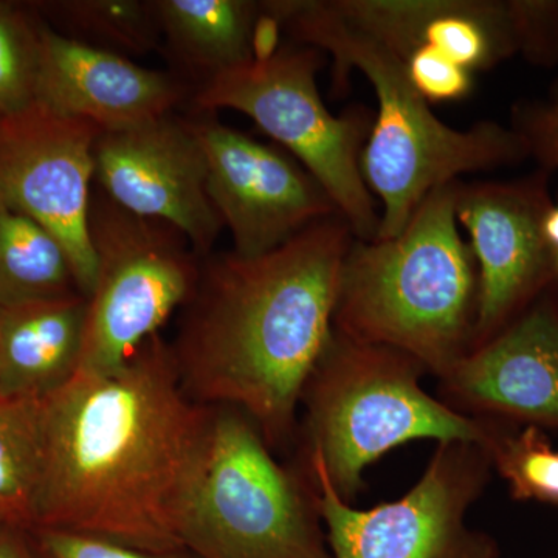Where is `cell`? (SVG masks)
<instances>
[{
  "mask_svg": "<svg viewBox=\"0 0 558 558\" xmlns=\"http://www.w3.org/2000/svg\"><path fill=\"white\" fill-rule=\"evenodd\" d=\"M86 312L81 293L0 310V399L43 400L75 379Z\"/></svg>",
  "mask_w": 558,
  "mask_h": 558,
  "instance_id": "obj_17",
  "label": "cell"
},
{
  "mask_svg": "<svg viewBox=\"0 0 558 558\" xmlns=\"http://www.w3.org/2000/svg\"><path fill=\"white\" fill-rule=\"evenodd\" d=\"M424 366L398 349L333 330L315 366L306 403L307 457L319 459L344 501L357 495L371 462L414 439L490 447L505 421L470 417L418 385Z\"/></svg>",
  "mask_w": 558,
  "mask_h": 558,
  "instance_id": "obj_5",
  "label": "cell"
},
{
  "mask_svg": "<svg viewBox=\"0 0 558 558\" xmlns=\"http://www.w3.org/2000/svg\"><path fill=\"white\" fill-rule=\"evenodd\" d=\"M35 558H197L186 549L154 553L61 529L27 526Z\"/></svg>",
  "mask_w": 558,
  "mask_h": 558,
  "instance_id": "obj_24",
  "label": "cell"
},
{
  "mask_svg": "<svg viewBox=\"0 0 558 558\" xmlns=\"http://www.w3.org/2000/svg\"><path fill=\"white\" fill-rule=\"evenodd\" d=\"M153 5L172 53L207 81L253 61L252 31L259 2L157 0Z\"/></svg>",
  "mask_w": 558,
  "mask_h": 558,
  "instance_id": "obj_18",
  "label": "cell"
},
{
  "mask_svg": "<svg viewBox=\"0 0 558 558\" xmlns=\"http://www.w3.org/2000/svg\"><path fill=\"white\" fill-rule=\"evenodd\" d=\"M519 54L537 68L558 64V0H510Z\"/></svg>",
  "mask_w": 558,
  "mask_h": 558,
  "instance_id": "obj_26",
  "label": "cell"
},
{
  "mask_svg": "<svg viewBox=\"0 0 558 558\" xmlns=\"http://www.w3.org/2000/svg\"><path fill=\"white\" fill-rule=\"evenodd\" d=\"M0 558H35L28 542L27 526L10 524L0 532Z\"/></svg>",
  "mask_w": 558,
  "mask_h": 558,
  "instance_id": "obj_29",
  "label": "cell"
},
{
  "mask_svg": "<svg viewBox=\"0 0 558 558\" xmlns=\"http://www.w3.org/2000/svg\"><path fill=\"white\" fill-rule=\"evenodd\" d=\"M354 238L333 215L255 258L233 250L202 258L171 344L190 398L241 410L269 447L288 442L332 337L341 267Z\"/></svg>",
  "mask_w": 558,
  "mask_h": 558,
  "instance_id": "obj_2",
  "label": "cell"
},
{
  "mask_svg": "<svg viewBox=\"0 0 558 558\" xmlns=\"http://www.w3.org/2000/svg\"><path fill=\"white\" fill-rule=\"evenodd\" d=\"M323 57L314 47L282 44L270 61H252L205 81L194 106L207 112L240 110L250 117L314 175L354 236L374 241L379 205L360 168L374 117L363 106L339 117L329 112L317 86Z\"/></svg>",
  "mask_w": 558,
  "mask_h": 558,
  "instance_id": "obj_7",
  "label": "cell"
},
{
  "mask_svg": "<svg viewBox=\"0 0 558 558\" xmlns=\"http://www.w3.org/2000/svg\"><path fill=\"white\" fill-rule=\"evenodd\" d=\"M100 128L33 102L0 117V201L57 238L76 288L89 299L97 279L90 242V183Z\"/></svg>",
  "mask_w": 558,
  "mask_h": 558,
  "instance_id": "obj_10",
  "label": "cell"
},
{
  "mask_svg": "<svg viewBox=\"0 0 558 558\" xmlns=\"http://www.w3.org/2000/svg\"><path fill=\"white\" fill-rule=\"evenodd\" d=\"M543 236L550 250L558 248V202L550 205L543 218Z\"/></svg>",
  "mask_w": 558,
  "mask_h": 558,
  "instance_id": "obj_30",
  "label": "cell"
},
{
  "mask_svg": "<svg viewBox=\"0 0 558 558\" xmlns=\"http://www.w3.org/2000/svg\"><path fill=\"white\" fill-rule=\"evenodd\" d=\"M319 520L315 487L278 464L258 427L241 410L211 407L183 548L197 558H332Z\"/></svg>",
  "mask_w": 558,
  "mask_h": 558,
  "instance_id": "obj_6",
  "label": "cell"
},
{
  "mask_svg": "<svg viewBox=\"0 0 558 558\" xmlns=\"http://www.w3.org/2000/svg\"><path fill=\"white\" fill-rule=\"evenodd\" d=\"M510 128L523 140L538 170L558 174V81L545 98L513 106Z\"/></svg>",
  "mask_w": 558,
  "mask_h": 558,
  "instance_id": "obj_25",
  "label": "cell"
},
{
  "mask_svg": "<svg viewBox=\"0 0 558 558\" xmlns=\"http://www.w3.org/2000/svg\"><path fill=\"white\" fill-rule=\"evenodd\" d=\"M10 524L20 523H16V521L11 519V517L9 515V513L5 512V510L0 509V532H2L3 529H5L7 526H10Z\"/></svg>",
  "mask_w": 558,
  "mask_h": 558,
  "instance_id": "obj_31",
  "label": "cell"
},
{
  "mask_svg": "<svg viewBox=\"0 0 558 558\" xmlns=\"http://www.w3.org/2000/svg\"><path fill=\"white\" fill-rule=\"evenodd\" d=\"M307 461L332 558H499L497 542L465 524L492 468L486 447L439 442L424 476L405 497L371 510L351 508L319 459Z\"/></svg>",
  "mask_w": 558,
  "mask_h": 558,
  "instance_id": "obj_9",
  "label": "cell"
},
{
  "mask_svg": "<svg viewBox=\"0 0 558 558\" xmlns=\"http://www.w3.org/2000/svg\"><path fill=\"white\" fill-rule=\"evenodd\" d=\"M260 10L252 31V57L253 62L270 61L281 49V22L264 9L259 2Z\"/></svg>",
  "mask_w": 558,
  "mask_h": 558,
  "instance_id": "obj_28",
  "label": "cell"
},
{
  "mask_svg": "<svg viewBox=\"0 0 558 558\" xmlns=\"http://www.w3.org/2000/svg\"><path fill=\"white\" fill-rule=\"evenodd\" d=\"M260 3L281 22L293 43L332 58L336 95L347 92L352 70L362 72L373 86L377 113L360 168L381 204L376 240L398 236L438 186L529 159L526 145L510 126L481 120L469 130H457L439 120L414 89L403 61L337 16L328 0Z\"/></svg>",
  "mask_w": 558,
  "mask_h": 558,
  "instance_id": "obj_3",
  "label": "cell"
},
{
  "mask_svg": "<svg viewBox=\"0 0 558 558\" xmlns=\"http://www.w3.org/2000/svg\"><path fill=\"white\" fill-rule=\"evenodd\" d=\"M414 89L432 102L459 101L473 89V73L438 51L418 47L403 60Z\"/></svg>",
  "mask_w": 558,
  "mask_h": 558,
  "instance_id": "obj_27",
  "label": "cell"
},
{
  "mask_svg": "<svg viewBox=\"0 0 558 558\" xmlns=\"http://www.w3.org/2000/svg\"><path fill=\"white\" fill-rule=\"evenodd\" d=\"M35 102L119 131L172 113L182 86L167 73L134 64L61 33L40 28Z\"/></svg>",
  "mask_w": 558,
  "mask_h": 558,
  "instance_id": "obj_15",
  "label": "cell"
},
{
  "mask_svg": "<svg viewBox=\"0 0 558 558\" xmlns=\"http://www.w3.org/2000/svg\"><path fill=\"white\" fill-rule=\"evenodd\" d=\"M40 453V400L0 399V509L31 526Z\"/></svg>",
  "mask_w": 558,
  "mask_h": 558,
  "instance_id": "obj_20",
  "label": "cell"
},
{
  "mask_svg": "<svg viewBox=\"0 0 558 558\" xmlns=\"http://www.w3.org/2000/svg\"><path fill=\"white\" fill-rule=\"evenodd\" d=\"M211 407L183 388L156 333L119 373L76 376L40 400L31 526L171 553L193 508Z\"/></svg>",
  "mask_w": 558,
  "mask_h": 558,
  "instance_id": "obj_1",
  "label": "cell"
},
{
  "mask_svg": "<svg viewBox=\"0 0 558 558\" xmlns=\"http://www.w3.org/2000/svg\"><path fill=\"white\" fill-rule=\"evenodd\" d=\"M95 178L106 196L142 218L170 223L199 258L226 229L207 193V161L189 120L168 113L138 126L102 131Z\"/></svg>",
  "mask_w": 558,
  "mask_h": 558,
  "instance_id": "obj_13",
  "label": "cell"
},
{
  "mask_svg": "<svg viewBox=\"0 0 558 558\" xmlns=\"http://www.w3.org/2000/svg\"><path fill=\"white\" fill-rule=\"evenodd\" d=\"M61 10L80 33L76 40L98 49L145 53L159 44L161 33L153 2L81 0L61 3Z\"/></svg>",
  "mask_w": 558,
  "mask_h": 558,
  "instance_id": "obj_21",
  "label": "cell"
},
{
  "mask_svg": "<svg viewBox=\"0 0 558 558\" xmlns=\"http://www.w3.org/2000/svg\"><path fill=\"white\" fill-rule=\"evenodd\" d=\"M190 123L207 161L209 201L238 255H264L339 215L314 175L278 149L218 121Z\"/></svg>",
  "mask_w": 558,
  "mask_h": 558,
  "instance_id": "obj_12",
  "label": "cell"
},
{
  "mask_svg": "<svg viewBox=\"0 0 558 558\" xmlns=\"http://www.w3.org/2000/svg\"><path fill=\"white\" fill-rule=\"evenodd\" d=\"M89 231L97 279L76 376L105 377L119 373L185 306L201 258L170 223L134 215L108 196L92 199Z\"/></svg>",
  "mask_w": 558,
  "mask_h": 558,
  "instance_id": "obj_8",
  "label": "cell"
},
{
  "mask_svg": "<svg viewBox=\"0 0 558 558\" xmlns=\"http://www.w3.org/2000/svg\"><path fill=\"white\" fill-rule=\"evenodd\" d=\"M337 16L400 60L418 49L438 51L469 72L519 54L510 0H328Z\"/></svg>",
  "mask_w": 558,
  "mask_h": 558,
  "instance_id": "obj_16",
  "label": "cell"
},
{
  "mask_svg": "<svg viewBox=\"0 0 558 558\" xmlns=\"http://www.w3.org/2000/svg\"><path fill=\"white\" fill-rule=\"evenodd\" d=\"M39 32L0 5V117L16 116L35 102Z\"/></svg>",
  "mask_w": 558,
  "mask_h": 558,
  "instance_id": "obj_23",
  "label": "cell"
},
{
  "mask_svg": "<svg viewBox=\"0 0 558 558\" xmlns=\"http://www.w3.org/2000/svg\"><path fill=\"white\" fill-rule=\"evenodd\" d=\"M75 293L72 266L57 238L0 201V310Z\"/></svg>",
  "mask_w": 558,
  "mask_h": 558,
  "instance_id": "obj_19",
  "label": "cell"
},
{
  "mask_svg": "<svg viewBox=\"0 0 558 558\" xmlns=\"http://www.w3.org/2000/svg\"><path fill=\"white\" fill-rule=\"evenodd\" d=\"M447 405L526 427L558 429V289L440 377Z\"/></svg>",
  "mask_w": 558,
  "mask_h": 558,
  "instance_id": "obj_14",
  "label": "cell"
},
{
  "mask_svg": "<svg viewBox=\"0 0 558 558\" xmlns=\"http://www.w3.org/2000/svg\"><path fill=\"white\" fill-rule=\"evenodd\" d=\"M550 178L537 170L517 179L458 182L454 211L480 278L470 349L497 336L554 284L553 253L542 229L554 204Z\"/></svg>",
  "mask_w": 558,
  "mask_h": 558,
  "instance_id": "obj_11",
  "label": "cell"
},
{
  "mask_svg": "<svg viewBox=\"0 0 558 558\" xmlns=\"http://www.w3.org/2000/svg\"><path fill=\"white\" fill-rule=\"evenodd\" d=\"M457 182L422 201L388 240L354 238L341 267L333 330L405 352L444 377L472 348L480 278L459 233Z\"/></svg>",
  "mask_w": 558,
  "mask_h": 558,
  "instance_id": "obj_4",
  "label": "cell"
},
{
  "mask_svg": "<svg viewBox=\"0 0 558 558\" xmlns=\"http://www.w3.org/2000/svg\"><path fill=\"white\" fill-rule=\"evenodd\" d=\"M506 422L488 447L513 498L558 506V450L537 427Z\"/></svg>",
  "mask_w": 558,
  "mask_h": 558,
  "instance_id": "obj_22",
  "label": "cell"
},
{
  "mask_svg": "<svg viewBox=\"0 0 558 558\" xmlns=\"http://www.w3.org/2000/svg\"><path fill=\"white\" fill-rule=\"evenodd\" d=\"M553 253L554 286L558 289V248L550 250Z\"/></svg>",
  "mask_w": 558,
  "mask_h": 558,
  "instance_id": "obj_32",
  "label": "cell"
}]
</instances>
